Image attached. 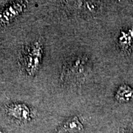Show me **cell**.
Here are the masks:
<instances>
[{
	"mask_svg": "<svg viewBox=\"0 0 133 133\" xmlns=\"http://www.w3.org/2000/svg\"><path fill=\"white\" fill-rule=\"evenodd\" d=\"M116 98L119 102H129L133 99V90L129 86H121L116 92Z\"/></svg>",
	"mask_w": 133,
	"mask_h": 133,
	"instance_id": "cell-5",
	"label": "cell"
},
{
	"mask_svg": "<svg viewBox=\"0 0 133 133\" xmlns=\"http://www.w3.org/2000/svg\"><path fill=\"white\" fill-rule=\"evenodd\" d=\"M0 133H4V132H3V131H2V130H1V129H0Z\"/></svg>",
	"mask_w": 133,
	"mask_h": 133,
	"instance_id": "cell-6",
	"label": "cell"
},
{
	"mask_svg": "<svg viewBox=\"0 0 133 133\" xmlns=\"http://www.w3.org/2000/svg\"><path fill=\"white\" fill-rule=\"evenodd\" d=\"M6 112L11 118L21 122H26L30 119V110L26 105L13 104L6 107Z\"/></svg>",
	"mask_w": 133,
	"mask_h": 133,
	"instance_id": "cell-2",
	"label": "cell"
},
{
	"mask_svg": "<svg viewBox=\"0 0 133 133\" xmlns=\"http://www.w3.org/2000/svg\"><path fill=\"white\" fill-rule=\"evenodd\" d=\"M23 6L20 4H16L11 6L4 10L2 14L0 15L1 22H8L11 20L22 11Z\"/></svg>",
	"mask_w": 133,
	"mask_h": 133,
	"instance_id": "cell-4",
	"label": "cell"
},
{
	"mask_svg": "<svg viewBox=\"0 0 133 133\" xmlns=\"http://www.w3.org/2000/svg\"><path fill=\"white\" fill-rule=\"evenodd\" d=\"M42 49L39 43H36L26 49L23 52L22 63L24 69L29 75H33L38 70L41 64Z\"/></svg>",
	"mask_w": 133,
	"mask_h": 133,
	"instance_id": "cell-1",
	"label": "cell"
},
{
	"mask_svg": "<svg viewBox=\"0 0 133 133\" xmlns=\"http://www.w3.org/2000/svg\"><path fill=\"white\" fill-rule=\"evenodd\" d=\"M61 131L62 133H83L84 128L78 117L75 116L63 124Z\"/></svg>",
	"mask_w": 133,
	"mask_h": 133,
	"instance_id": "cell-3",
	"label": "cell"
}]
</instances>
